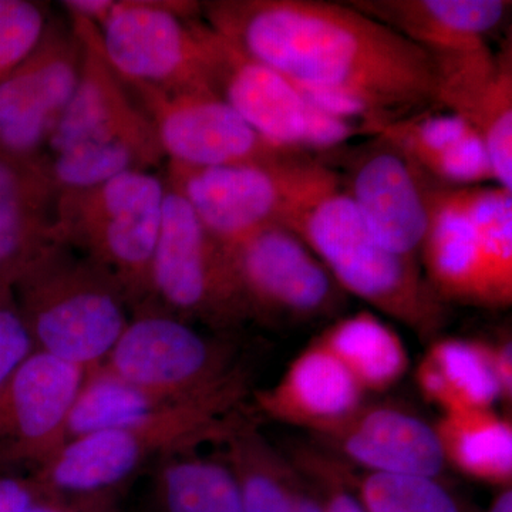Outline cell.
<instances>
[{
    "label": "cell",
    "instance_id": "obj_14",
    "mask_svg": "<svg viewBox=\"0 0 512 512\" xmlns=\"http://www.w3.org/2000/svg\"><path fill=\"white\" fill-rule=\"evenodd\" d=\"M82 62V42L70 19H47L32 52L0 84V153L46 156L79 82Z\"/></svg>",
    "mask_w": 512,
    "mask_h": 512
},
{
    "label": "cell",
    "instance_id": "obj_36",
    "mask_svg": "<svg viewBox=\"0 0 512 512\" xmlns=\"http://www.w3.org/2000/svg\"><path fill=\"white\" fill-rule=\"evenodd\" d=\"M120 495L100 497H59L45 494L25 512H121Z\"/></svg>",
    "mask_w": 512,
    "mask_h": 512
},
{
    "label": "cell",
    "instance_id": "obj_35",
    "mask_svg": "<svg viewBox=\"0 0 512 512\" xmlns=\"http://www.w3.org/2000/svg\"><path fill=\"white\" fill-rule=\"evenodd\" d=\"M288 493L291 512H328L322 488L308 474L303 473L301 468L296 467L289 458Z\"/></svg>",
    "mask_w": 512,
    "mask_h": 512
},
{
    "label": "cell",
    "instance_id": "obj_29",
    "mask_svg": "<svg viewBox=\"0 0 512 512\" xmlns=\"http://www.w3.org/2000/svg\"><path fill=\"white\" fill-rule=\"evenodd\" d=\"M339 464L346 484L366 512H481L443 477L369 473L342 461Z\"/></svg>",
    "mask_w": 512,
    "mask_h": 512
},
{
    "label": "cell",
    "instance_id": "obj_11",
    "mask_svg": "<svg viewBox=\"0 0 512 512\" xmlns=\"http://www.w3.org/2000/svg\"><path fill=\"white\" fill-rule=\"evenodd\" d=\"M198 12L197 2L117 0L99 28L104 55L127 83L211 89Z\"/></svg>",
    "mask_w": 512,
    "mask_h": 512
},
{
    "label": "cell",
    "instance_id": "obj_17",
    "mask_svg": "<svg viewBox=\"0 0 512 512\" xmlns=\"http://www.w3.org/2000/svg\"><path fill=\"white\" fill-rule=\"evenodd\" d=\"M316 447L360 471L443 477L436 427L404 404L365 403L336 429L312 436Z\"/></svg>",
    "mask_w": 512,
    "mask_h": 512
},
{
    "label": "cell",
    "instance_id": "obj_30",
    "mask_svg": "<svg viewBox=\"0 0 512 512\" xmlns=\"http://www.w3.org/2000/svg\"><path fill=\"white\" fill-rule=\"evenodd\" d=\"M483 138L494 183L512 192V60L511 49L498 53L493 77L461 114Z\"/></svg>",
    "mask_w": 512,
    "mask_h": 512
},
{
    "label": "cell",
    "instance_id": "obj_21",
    "mask_svg": "<svg viewBox=\"0 0 512 512\" xmlns=\"http://www.w3.org/2000/svg\"><path fill=\"white\" fill-rule=\"evenodd\" d=\"M353 8L412 40L434 62L490 49L487 37L504 22L505 0H356Z\"/></svg>",
    "mask_w": 512,
    "mask_h": 512
},
{
    "label": "cell",
    "instance_id": "obj_18",
    "mask_svg": "<svg viewBox=\"0 0 512 512\" xmlns=\"http://www.w3.org/2000/svg\"><path fill=\"white\" fill-rule=\"evenodd\" d=\"M343 187L384 249L420 262L430 224L426 174L377 138L356 158Z\"/></svg>",
    "mask_w": 512,
    "mask_h": 512
},
{
    "label": "cell",
    "instance_id": "obj_37",
    "mask_svg": "<svg viewBox=\"0 0 512 512\" xmlns=\"http://www.w3.org/2000/svg\"><path fill=\"white\" fill-rule=\"evenodd\" d=\"M495 376L501 390V403H512V339L504 333L500 338L488 340Z\"/></svg>",
    "mask_w": 512,
    "mask_h": 512
},
{
    "label": "cell",
    "instance_id": "obj_6",
    "mask_svg": "<svg viewBox=\"0 0 512 512\" xmlns=\"http://www.w3.org/2000/svg\"><path fill=\"white\" fill-rule=\"evenodd\" d=\"M165 192L164 177L130 171L57 197V241L106 272L133 311L151 302Z\"/></svg>",
    "mask_w": 512,
    "mask_h": 512
},
{
    "label": "cell",
    "instance_id": "obj_23",
    "mask_svg": "<svg viewBox=\"0 0 512 512\" xmlns=\"http://www.w3.org/2000/svg\"><path fill=\"white\" fill-rule=\"evenodd\" d=\"M414 377L424 399L443 413L494 409L501 402L488 340H431Z\"/></svg>",
    "mask_w": 512,
    "mask_h": 512
},
{
    "label": "cell",
    "instance_id": "obj_38",
    "mask_svg": "<svg viewBox=\"0 0 512 512\" xmlns=\"http://www.w3.org/2000/svg\"><path fill=\"white\" fill-rule=\"evenodd\" d=\"M117 0H64L62 8L67 15L77 16L100 28L113 12Z\"/></svg>",
    "mask_w": 512,
    "mask_h": 512
},
{
    "label": "cell",
    "instance_id": "obj_10",
    "mask_svg": "<svg viewBox=\"0 0 512 512\" xmlns=\"http://www.w3.org/2000/svg\"><path fill=\"white\" fill-rule=\"evenodd\" d=\"M227 340L211 338L156 303L134 309L103 366L177 400L205 396L245 370Z\"/></svg>",
    "mask_w": 512,
    "mask_h": 512
},
{
    "label": "cell",
    "instance_id": "obj_24",
    "mask_svg": "<svg viewBox=\"0 0 512 512\" xmlns=\"http://www.w3.org/2000/svg\"><path fill=\"white\" fill-rule=\"evenodd\" d=\"M153 512H244L237 478L227 458L200 448L175 451L153 464Z\"/></svg>",
    "mask_w": 512,
    "mask_h": 512
},
{
    "label": "cell",
    "instance_id": "obj_33",
    "mask_svg": "<svg viewBox=\"0 0 512 512\" xmlns=\"http://www.w3.org/2000/svg\"><path fill=\"white\" fill-rule=\"evenodd\" d=\"M303 471L322 488L328 512H366L346 484L339 464L332 458L313 453L303 463Z\"/></svg>",
    "mask_w": 512,
    "mask_h": 512
},
{
    "label": "cell",
    "instance_id": "obj_7",
    "mask_svg": "<svg viewBox=\"0 0 512 512\" xmlns=\"http://www.w3.org/2000/svg\"><path fill=\"white\" fill-rule=\"evenodd\" d=\"M151 302L217 333L234 332L251 320L227 248L168 185L151 269Z\"/></svg>",
    "mask_w": 512,
    "mask_h": 512
},
{
    "label": "cell",
    "instance_id": "obj_4",
    "mask_svg": "<svg viewBox=\"0 0 512 512\" xmlns=\"http://www.w3.org/2000/svg\"><path fill=\"white\" fill-rule=\"evenodd\" d=\"M427 197L430 224L420 264L433 291L446 305L511 306L512 192L427 177Z\"/></svg>",
    "mask_w": 512,
    "mask_h": 512
},
{
    "label": "cell",
    "instance_id": "obj_22",
    "mask_svg": "<svg viewBox=\"0 0 512 512\" xmlns=\"http://www.w3.org/2000/svg\"><path fill=\"white\" fill-rule=\"evenodd\" d=\"M376 137L439 183L483 185L494 181L483 138L470 121L453 111L414 113L379 128Z\"/></svg>",
    "mask_w": 512,
    "mask_h": 512
},
{
    "label": "cell",
    "instance_id": "obj_1",
    "mask_svg": "<svg viewBox=\"0 0 512 512\" xmlns=\"http://www.w3.org/2000/svg\"><path fill=\"white\" fill-rule=\"evenodd\" d=\"M205 23L303 93L365 107L377 130L439 106V69L412 40L353 8L319 0H212Z\"/></svg>",
    "mask_w": 512,
    "mask_h": 512
},
{
    "label": "cell",
    "instance_id": "obj_34",
    "mask_svg": "<svg viewBox=\"0 0 512 512\" xmlns=\"http://www.w3.org/2000/svg\"><path fill=\"white\" fill-rule=\"evenodd\" d=\"M45 494L30 474H0V512H25Z\"/></svg>",
    "mask_w": 512,
    "mask_h": 512
},
{
    "label": "cell",
    "instance_id": "obj_8",
    "mask_svg": "<svg viewBox=\"0 0 512 512\" xmlns=\"http://www.w3.org/2000/svg\"><path fill=\"white\" fill-rule=\"evenodd\" d=\"M202 39L212 92L272 146L312 154L342 146L366 131L316 109L288 77L252 59L205 22Z\"/></svg>",
    "mask_w": 512,
    "mask_h": 512
},
{
    "label": "cell",
    "instance_id": "obj_9",
    "mask_svg": "<svg viewBox=\"0 0 512 512\" xmlns=\"http://www.w3.org/2000/svg\"><path fill=\"white\" fill-rule=\"evenodd\" d=\"M323 165L311 154L214 168L168 163L164 181L229 248L262 229L284 225Z\"/></svg>",
    "mask_w": 512,
    "mask_h": 512
},
{
    "label": "cell",
    "instance_id": "obj_5",
    "mask_svg": "<svg viewBox=\"0 0 512 512\" xmlns=\"http://www.w3.org/2000/svg\"><path fill=\"white\" fill-rule=\"evenodd\" d=\"M12 292L33 350L87 372L103 365L133 313L106 272L62 244L37 259Z\"/></svg>",
    "mask_w": 512,
    "mask_h": 512
},
{
    "label": "cell",
    "instance_id": "obj_16",
    "mask_svg": "<svg viewBox=\"0 0 512 512\" xmlns=\"http://www.w3.org/2000/svg\"><path fill=\"white\" fill-rule=\"evenodd\" d=\"M67 18L82 42V70L47 154L82 144H124L157 167L165 157L156 130L104 55L99 28L77 16Z\"/></svg>",
    "mask_w": 512,
    "mask_h": 512
},
{
    "label": "cell",
    "instance_id": "obj_31",
    "mask_svg": "<svg viewBox=\"0 0 512 512\" xmlns=\"http://www.w3.org/2000/svg\"><path fill=\"white\" fill-rule=\"evenodd\" d=\"M42 6L29 0H0V84L39 42L47 23Z\"/></svg>",
    "mask_w": 512,
    "mask_h": 512
},
{
    "label": "cell",
    "instance_id": "obj_28",
    "mask_svg": "<svg viewBox=\"0 0 512 512\" xmlns=\"http://www.w3.org/2000/svg\"><path fill=\"white\" fill-rule=\"evenodd\" d=\"M222 446L237 478L242 511L291 512L288 458L266 440L251 416L241 417Z\"/></svg>",
    "mask_w": 512,
    "mask_h": 512
},
{
    "label": "cell",
    "instance_id": "obj_2",
    "mask_svg": "<svg viewBox=\"0 0 512 512\" xmlns=\"http://www.w3.org/2000/svg\"><path fill=\"white\" fill-rule=\"evenodd\" d=\"M282 227L308 245L343 292L402 323L420 339L439 338L448 309L420 262L392 254L372 237L329 165L293 205Z\"/></svg>",
    "mask_w": 512,
    "mask_h": 512
},
{
    "label": "cell",
    "instance_id": "obj_26",
    "mask_svg": "<svg viewBox=\"0 0 512 512\" xmlns=\"http://www.w3.org/2000/svg\"><path fill=\"white\" fill-rule=\"evenodd\" d=\"M316 339L343 363L366 393L396 386L410 366L399 333L369 311L338 318Z\"/></svg>",
    "mask_w": 512,
    "mask_h": 512
},
{
    "label": "cell",
    "instance_id": "obj_3",
    "mask_svg": "<svg viewBox=\"0 0 512 512\" xmlns=\"http://www.w3.org/2000/svg\"><path fill=\"white\" fill-rule=\"evenodd\" d=\"M248 396L247 373L217 392L174 404L128 426L64 443L30 474L46 494L100 497L120 491L141 470L175 451L221 443L237 426Z\"/></svg>",
    "mask_w": 512,
    "mask_h": 512
},
{
    "label": "cell",
    "instance_id": "obj_25",
    "mask_svg": "<svg viewBox=\"0 0 512 512\" xmlns=\"http://www.w3.org/2000/svg\"><path fill=\"white\" fill-rule=\"evenodd\" d=\"M447 466L480 483L512 485V423L494 409L443 413L434 424Z\"/></svg>",
    "mask_w": 512,
    "mask_h": 512
},
{
    "label": "cell",
    "instance_id": "obj_13",
    "mask_svg": "<svg viewBox=\"0 0 512 512\" xmlns=\"http://www.w3.org/2000/svg\"><path fill=\"white\" fill-rule=\"evenodd\" d=\"M124 83L153 124L170 164L214 168L299 156L265 141L211 89Z\"/></svg>",
    "mask_w": 512,
    "mask_h": 512
},
{
    "label": "cell",
    "instance_id": "obj_12",
    "mask_svg": "<svg viewBox=\"0 0 512 512\" xmlns=\"http://www.w3.org/2000/svg\"><path fill=\"white\" fill-rule=\"evenodd\" d=\"M227 251L251 320L303 325L345 306L346 293L291 229H262Z\"/></svg>",
    "mask_w": 512,
    "mask_h": 512
},
{
    "label": "cell",
    "instance_id": "obj_15",
    "mask_svg": "<svg viewBox=\"0 0 512 512\" xmlns=\"http://www.w3.org/2000/svg\"><path fill=\"white\" fill-rule=\"evenodd\" d=\"M87 370L32 353L0 387V474H33L66 443Z\"/></svg>",
    "mask_w": 512,
    "mask_h": 512
},
{
    "label": "cell",
    "instance_id": "obj_19",
    "mask_svg": "<svg viewBox=\"0 0 512 512\" xmlns=\"http://www.w3.org/2000/svg\"><path fill=\"white\" fill-rule=\"evenodd\" d=\"M366 394L348 367L315 338L254 400L256 412L266 419L319 436L352 417L366 403Z\"/></svg>",
    "mask_w": 512,
    "mask_h": 512
},
{
    "label": "cell",
    "instance_id": "obj_32",
    "mask_svg": "<svg viewBox=\"0 0 512 512\" xmlns=\"http://www.w3.org/2000/svg\"><path fill=\"white\" fill-rule=\"evenodd\" d=\"M32 352V339L12 289H0V387Z\"/></svg>",
    "mask_w": 512,
    "mask_h": 512
},
{
    "label": "cell",
    "instance_id": "obj_20",
    "mask_svg": "<svg viewBox=\"0 0 512 512\" xmlns=\"http://www.w3.org/2000/svg\"><path fill=\"white\" fill-rule=\"evenodd\" d=\"M57 197L47 154L20 158L0 153V289H13L37 259L60 245Z\"/></svg>",
    "mask_w": 512,
    "mask_h": 512
},
{
    "label": "cell",
    "instance_id": "obj_27",
    "mask_svg": "<svg viewBox=\"0 0 512 512\" xmlns=\"http://www.w3.org/2000/svg\"><path fill=\"white\" fill-rule=\"evenodd\" d=\"M183 402L187 400L173 399L128 382L103 365L94 367L84 376L67 417L66 443L128 426Z\"/></svg>",
    "mask_w": 512,
    "mask_h": 512
}]
</instances>
